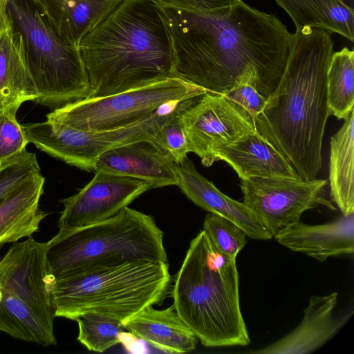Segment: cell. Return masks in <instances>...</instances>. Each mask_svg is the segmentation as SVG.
I'll return each mask as SVG.
<instances>
[{
	"mask_svg": "<svg viewBox=\"0 0 354 354\" xmlns=\"http://www.w3.org/2000/svg\"><path fill=\"white\" fill-rule=\"evenodd\" d=\"M161 6L191 11L215 12L230 9L241 0H156Z\"/></svg>",
	"mask_w": 354,
	"mask_h": 354,
	"instance_id": "obj_32",
	"label": "cell"
},
{
	"mask_svg": "<svg viewBox=\"0 0 354 354\" xmlns=\"http://www.w3.org/2000/svg\"><path fill=\"white\" fill-rule=\"evenodd\" d=\"M169 263L127 261L87 267L55 279V317L96 313L122 323L160 304L171 286Z\"/></svg>",
	"mask_w": 354,
	"mask_h": 354,
	"instance_id": "obj_5",
	"label": "cell"
},
{
	"mask_svg": "<svg viewBox=\"0 0 354 354\" xmlns=\"http://www.w3.org/2000/svg\"><path fill=\"white\" fill-rule=\"evenodd\" d=\"M44 183L40 172L33 174L0 202V248L39 230L46 216L39 208Z\"/></svg>",
	"mask_w": 354,
	"mask_h": 354,
	"instance_id": "obj_19",
	"label": "cell"
},
{
	"mask_svg": "<svg viewBox=\"0 0 354 354\" xmlns=\"http://www.w3.org/2000/svg\"><path fill=\"white\" fill-rule=\"evenodd\" d=\"M223 95L247 110L254 124L257 117L264 108L268 100L248 84H239Z\"/></svg>",
	"mask_w": 354,
	"mask_h": 354,
	"instance_id": "obj_31",
	"label": "cell"
},
{
	"mask_svg": "<svg viewBox=\"0 0 354 354\" xmlns=\"http://www.w3.org/2000/svg\"><path fill=\"white\" fill-rule=\"evenodd\" d=\"M122 0H31L57 35L78 48L82 39Z\"/></svg>",
	"mask_w": 354,
	"mask_h": 354,
	"instance_id": "obj_20",
	"label": "cell"
},
{
	"mask_svg": "<svg viewBox=\"0 0 354 354\" xmlns=\"http://www.w3.org/2000/svg\"><path fill=\"white\" fill-rule=\"evenodd\" d=\"M178 186L198 207L234 223L252 239H272L258 217L243 203L233 200L218 190L187 158L178 164Z\"/></svg>",
	"mask_w": 354,
	"mask_h": 354,
	"instance_id": "obj_16",
	"label": "cell"
},
{
	"mask_svg": "<svg viewBox=\"0 0 354 354\" xmlns=\"http://www.w3.org/2000/svg\"><path fill=\"white\" fill-rule=\"evenodd\" d=\"M179 118L190 152L198 155L205 167L213 164L218 149L257 131L248 111L223 94L207 92L193 97Z\"/></svg>",
	"mask_w": 354,
	"mask_h": 354,
	"instance_id": "obj_12",
	"label": "cell"
},
{
	"mask_svg": "<svg viewBox=\"0 0 354 354\" xmlns=\"http://www.w3.org/2000/svg\"><path fill=\"white\" fill-rule=\"evenodd\" d=\"M207 91L176 77L120 93L68 103L46 115L48 120L84 131H106L129 126L167 104Z\"/></svg>",
	"mask_w": 354,
	"mask_h": 354,
	"instance_id": "obj_9",
	"label": "cell"
},
{
	"mask_svg": "<svg viewBox=\"0 0 354 354\" xmlns=\"http://www.w3.org/2000/svg\"><path fill=\"white\" fill-rule=\"evenodd\" d=\"M171 293L176 313L203 345L250 344L236 258L220 252L203 230L191 241Z\"/></svg>",
	"mask_w": 354,
	"mask_h": 354,
	"instance_id": "obj_4",
	"label": "cell"
},
{
	"mask_svg": "<svg viewBox=\"0 0 354 354\" xmlns=\"http://www.w3.org/2000/svg\"><path fill=\"white\" fill-rule=\"evenodd\" d=\"M218 160H224L230 165L241 179L250 177L301 179L282 153L257 131L216 151L213 163Z\"/></svg>",
	"mask_w": 354,
	"mask_h": 354,
	"instance_id": "obj_18",
	"label": "cell"
},
{
	"mask_svg": "<svg viewBox=\"0 0 354 354\" xmlns=\"http://www.w3.org/2000/svg\"><path fill=\"white\" fill-rule=\"evenodd\" d=\"M337 292L312 296L301 323L290 333L261 349L257 354H308L329 341L349 319L351 315H335Z\"/></svg>",
	"mask_w": 354,
	"mask_h": 354,
	"instance_id": "obj_15",
	"label": "cell"
},
{
	"mask_svg": "<svg viewBox=\"0 0 354 354\" xmlns=\"http://www.w3.org/2000/svg\"><path fill=\"white\" fill-rule=\"evenodd\" d=\"M122 325L133 336L171 353L194 351L198 339L178 315L173 305L164 310L149 306Z\"/></svg>",
	"mask_w": 354,
	"mask_h": 354,
	"instance_id": "obj_21",
	"label": "cell"
},
{
	"mask_svg": "<svg viewBox=\"0 0 354 354\" xmlns=\"http://www.w3.org/2000/svg\"><path fill=\"white\" fill-rule=\"evenodd\" d=\"M163 236L151 216L127 206L101 222L58 232L47 242L49 270L56 279L97 265L127 261L168 262Z\"/></svg>",
	"mask_w": 354,
	"mask_h": 354,
	"instance_id": "obj_6",
	"label": "cell"
},
{
	"mask_svg": "<svg viewBox=\"0 0 354 354\" xmlns=\"http://www.w3.org/2000/svg\"><path fill=\"white\" fill-rule=\"evenodd\" d=\"M38 172L40 167L35 153L27 151L0 166V202L21 183Z\"/></svg>",
	"mask_w": 354,
	"mask_h": 354,
	"instance_id": "obj_30",
	"label": "cell"
},
{
	"mask_svg": "<svg viewBox=\"0 0 354 354\" xmlns=\"http://www.w3.org/2000/svg\"><path fill=\"white\" fill-rule=\"evenodd\" d=\"M273 238L283 246L320 262L331 257L351 254L354 251V214L319 225L299 221L285 227Z\"/></svg>",
	"mask_w": 354,
	"mask_h": 354,
	"instance_id": "obj_17",
	"label": "cell"
},
{
	"mask_svg": "<svg viewBox=\"0 0 354 354\" xmlns=\"http://www.w3.org/2000/svg\"><path fill=\"white\" fill-rule=\"evenodd\" d=\"M3 108L2 105L0 104V109Z\"/></svg>",
	"mask_w": 354,
	"mask_h": 354,
	"instance_id": "obj_34",
	"label": "cell"
},
{
	"mask_svg": "<svg viewBox=\"0 0 354 354\" xmlns=\"http://www.w3.org/2000/svg\"><path fill=\"white\" fill-rule=\"evenodd\" d=\"M78 48L88 77V98L174 77L171 35L156 0H122Z\"/></svg>",
	"mask_w": 354,
	"mask_h": 354,
	"instance_id": "obj_3",
	"label": "cell"
},
{
	"mask_svg": "<svg viewBox=\"0 0 354 354\" xmlns=\"http://www.w3.org/2000/svg\"><path fill=\"white\" fill-rule=\"evenodd\" d=\"M47 242L32 236L0 257V331L44 346L57 344Z\"/></svg>",
	"mask_w": 354,
	"mask_h": 354,
	"instance_id": "obj_7",
	"label": "cell"
},
{
	"mask_svg": "<svg viewBox=\"0 0 354 354\" xmlns=\"http://www.w3.org/2000/svg\"><path fill=\"white\" fill-rule=\"evenodd\" d=\"M328 105L330 115L344 119L354 106V52L343 48L333 52L327 73Z\"/></svg>",
	"mask_w": 354,
	"mask_h": 354,
	"instance_id": "obj_25",
	"label": "cell"
},
{
	"mask_svg": "<svg viewBox=\"0 0 354 354\" xmlns=\"http://www.w3.org/2000/svg\"><path fill=\"white\" fill-rule=\"evenodd\" d=\"M8 14L23 38L35 102L55 109L88 97L89 81L79 48L57 35L31 0H11Z\"/></svg>",
	"mask_w": 354,
	"mask_h": 354,
	"instance_id": "obj_8",
	"label": "cell"
},
{
	"mask_svg": "<svg viewBox=\"0 0 354 354\" xmlns=\"http://www.w3.org/2000/svg\"><path fill=\"white\" fill-rule=\"evenodd\" d=\"M37 97L26 64L22 36L10 17L0 35V104L3 107L20 106L26 101L35 102Z\"/></svg>",
	"mask_w": 354,
	"mask_h": 354,
	"instance_id": "obj_22",
	"label": "cell"
},
{
	"mask_svg": "<svg viewBox=\"0 0 354 354\" xmlns=\"http://www.w3.org/2000/svg\"><path fill=\"white\" fill-rule=\"evenodd\" d=\"M161 7L171 38L174 77L214 93L241 84L267 98L273 93L293 36L275 15L242 0L215 12Z\"/></svg>",
	"mask_w": 354,
	"mask_h": 354,
	"instance_id": "obj_1",
	"label": "cell"
},
{
	"mask_svg": "<svg viewBox=\"0 0 354 354\" xmlns=\"http://www.w3.org/2000/svg\"><path fill=\"white\" fill-rule=\"evenodd\" d=\"M333 52L330 32L296 30L279 82L255 120L257 131L304 180L315 179L322 167L323 137L330 115L327 73Z\"/></svg>",
	"mask_w": 354,
	"mask_h": 354,
	"instance_id": "obj_2",
	"label": "cell"
},
{
	"mask_svg": "<svg viewBox=\"0 0 354 354\" xmlns=\"http://www.w3.org/2000/svg\"><path fill=\"white\" fill-rule=\"evenodd\" d=\"M11 0H0V35L6 28L10 17L8 14V6Z\"/></svg>",
	"mask_w": 354,
	"mask_h": 354,
	"instance_id": "obj_33",
	"label": "cell"
},
{
	"mask_svg": "<svg viewBox=\"0 0 354 354\" xmlns=\"http://www.w3.org/2000/svg\"><path fill=\"white\" fill-rule=\"evenodd\" d=\"M353 115V110L330 138L328 176L330 196L344 216L354 214Z\"/></svg>",
	"mask_w": 354,
	"mask_h": 354,
	"instance_id": "obj_23",
	"label": "cell"
},
{
	"mask_svg": "<svg viewBox=\"0 0 354 354\" xmlns=\"http://www.w3.org/2000/svg\"><path fill=\"white\" fill-rule=\"evenodd\" d=\"M192 98L179 102L175 105L153 139L178 164L187 158V155L190 152L189 142L179 114Z\"/></svg>",
	"mask_w": 354,
	"mask_h": 354,
	"instance_id": "obj_29",
	"label": "cell"
},
{
	"mask_svg": "<svg viewBox=\"0 0 354 354\" xmlns=\"http://www.w3.org/2000/svg\"><path fill=\"white\" fill-rule=\"evenodd\" d=\"M203 230L220 252L231 257L236 258L247 242V235L240 227L216 214H207Z\"/></svg>",
	"mask_w": 354,
	"mask_h": 354,
	"instance_id": "obj_27",
	"label": "cell"
},
{
	"mask_svg": "<svg viewBox=\"0 0 354 354\" xmlns=\"http://www.w3.org/2000/svg\"><path fill=\"white\" fill-rule=\"evenodd\" d=\"M178 102L162 106L151 115L127 127L106 131H84L47 120L23 126L28 142L64 162L87 171L106 151L131 142L153 140Z\"/></svg>",
	"mask_w": 354,
	"mask_h": 354,
	"instance_id": "obj_10",
	"label": "cell"
},
{
	"mask_svg": "<svg viewBox=\"0 0 354 354\" xmlns=\"http://www.w3.org/2000/svg\"><path fill=\"white\" fill-rule=\"evenodd\" d=\"M75 321L77 340L88 351L102 353L121 342L124 328L119 320L96 313H86Z\"/></svg>",
	"mask_w": 354,
	"mask_h": 354,
	"instance_id": "obj_26",
	"label": "cell"
},
{
	"mask_svg": "<svg viewBox=\"0 0 354 354\" xmlns=\"http://www.w3.org/2000/svg\"><path fill=\"white\" fill-rule=\"evenodd\" d=\"M150 189L147 182L136 178L95 171L93 178L77 194L61 201L64 209L58 232L108 219Z\"/></svg>",
	"mask_w": 354,
	"mask_h": 354,
	"instance_id": "obj_13",
	"label": "cell"
},
{
	"mask_svg": "<svg viewBox=\"0 0 354 354\" xmlns=\"http://www.w3.org/2000/svg\"><path fill=\"white\" fill-rule=\"evenodd\" d=\"M103 170L147 182L151 188L178 185V163L153 140L142 139L104 152L94 171Z\"/></svg>",
	"mask_w": 354,
	"mask_h": 354,
	"instance_id": "obj_14",
	"label": "cell"
},
{
	"mask_svg": "<svg viewBox=\"0 0 354 354\" xmlns=\"http://www.w3.org/2000/svg\"><path fill=\"white\" fill-rule=\"evenodd\" d=\"M292 19L296 30L319 28L354 40L353 9L342 0H274Z\"/></svg>",
	"mask_w": 354,
	"mask_h": 354,
	"instance_id": "obj_24",
	"label": "cell"
},
{
	"mask_svg": "<svg viewBox=\"0 0 354 354\" xmlns=\"http://www.w3.org/2000/svg\"><path fill=\"white\" fill-rule=\"evenodd\" d=\"M19 107L12 105L0 109V166L25 153L29 143L23 126L17 120Z\"/></svg>",
	"mask_w": 354,
	"mask_h": 354,
	"instance_id": "obj_28",
	"label": "cell"
},
{
	"mask_svg": "<svg viewBox=\"0 0 354 354\" xmlns=\"http://www.w3.org/2000/svg\"><path fill=\"white\" fill-rule=\"evenodd\" d=\"M327 180H304L283 177L241 179L243 203L273 236L297 223L304 212L319 207L336 210L326 196Z\"/></svg>",
	"mask_w": 354,
	"mask_h": 354,
	"instance_id": "obj_11",
	"label": "cell"
}]
</instances>
